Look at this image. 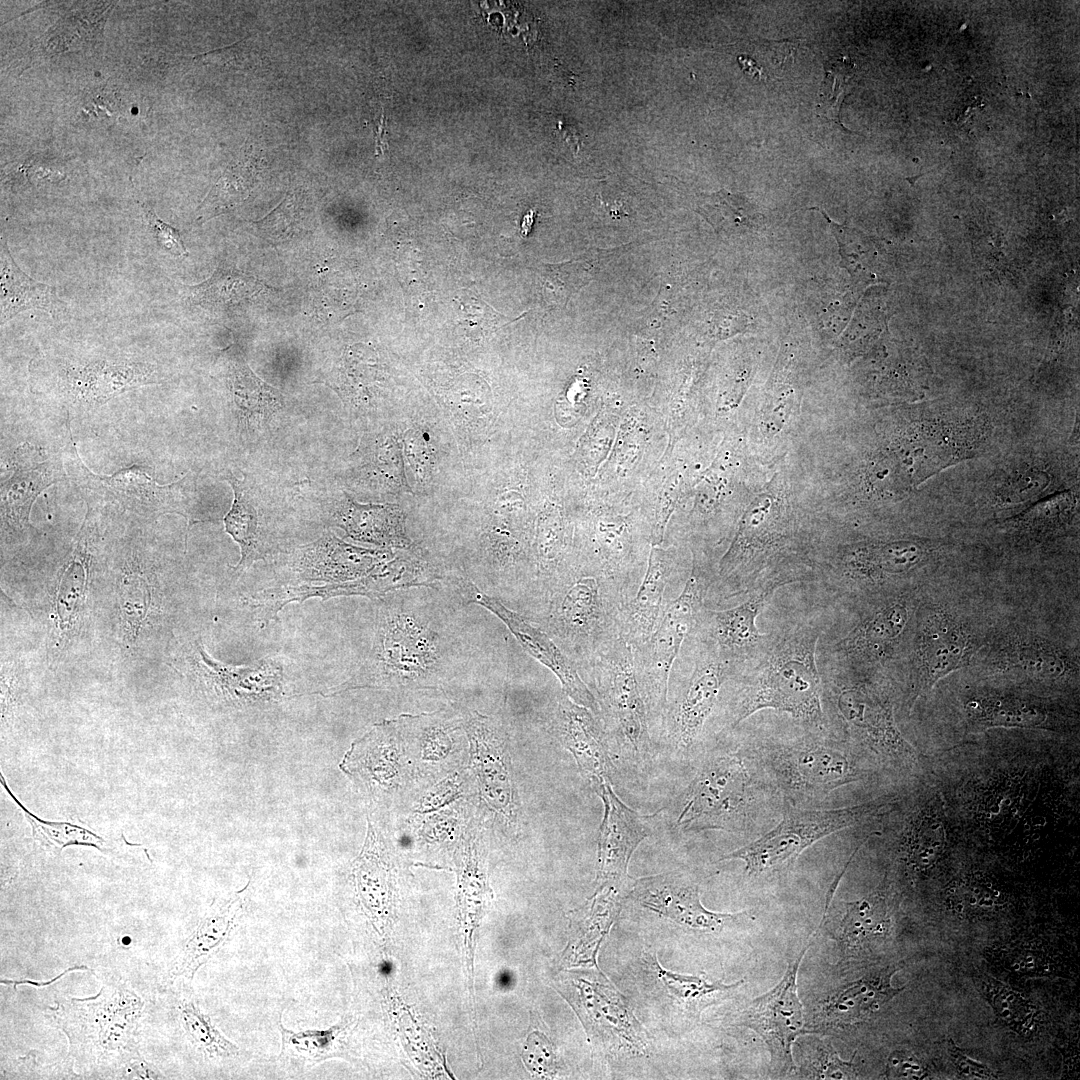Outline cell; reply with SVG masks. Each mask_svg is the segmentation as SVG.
<instances>
[{"instance_id":"cell-45","label":"cell","mask_w":1080,"mask_h":1080,"mask_svg":"<svg viewBox=\"0 0 1080 1080\" xmlns=\"http://www.w3.org/2000/svg\"><path fill=\"white\" fill-rule=\"evenodd\" d=\"M252 166L238 161L227 167L198 208V220L206 221L241 201L251 187Z\"/></svg>"},{"instance_id":"cell-4","label":"cell","mask_w":1080,"mask_h":1080,"mask_svg":"<svg viewBox=\"0 0 1080 1080\" xmlns=\"http://www.w3.org/2000/svg\"><path fill=\"white\" fill-rule=\"evenodd\" d=\"M823 686L853 746L899 774H924L921 755L899 729L893 701L882 685L864 671L831 665Z\"/></svg>"},{"instance_id":"cell-13","label":"cell","mask_w":1080,"mask_h":1080,"mask_svg":"<svg viewBox=\"0 0 1080 1080\" xmlns=\"http://www.w3.org/2000/svg\"><path fill=\"white\" fill-rule=\"evenodd\" d=\"M693 632L698 651L692 671L674 703L667 706L664 717L669 739L681 751L690 750L698 741L722 686L737 674L709 637L697 630Z\"/></svg>"},{"instance_id":"cell-35","label":"cell","mask_w":1080,"mask_h":1080,"mask_svg":"<svg viewBox=\"0 0 1080 1080\" xmlns=\"http://www.w3.org/2000/svg\"><path fill=\"white\" fill-rule=\"evenodd\" d=\"M333 522L359 542L398 548L410 544L404 516L396 506L362 505L347 499L336 507Z\"/></svg>"},{"instance_id":"cell-12","label":"cell","mask_w":1080,"mask_h":1080,"mask_svg":"<svg viewBox=\"0 0 1080 1080\" xmlns=\"http://www.w3.org/2000/svg\"><path fill=\"white\" fill-rule=\"evenodd\" d=\"M66 449L70 463V476L85 495L121 504L125 509L140 515L178 513L192 521L191 509L196 502V482L191 474L167 485L159 484L148 473L134 465L112 475L91 472L79 458L71 437Z\"/></svg>"},{"instance_id":"cell-34","label":"cell","mask_w":1080,"mask_h":1080,"mask_svg":"<svg viewBox=\"0 0 1080 1080\" xmlns=\"http://www.w3.org/2000/svg\"><path fill=\"white\" fill-rule=\"evenodd\" d=\"M155 370L141 363H98L65 371L69 392L77 400L102 403L131 388L157 382Z\"/></svg>"},{"instance_id":"cell-8","label":"cell","mask_w":1080,"mask_h":1080,"mask_svg":"<svg viewBox=\"0 0 1080 1080\" xmlns=\"http://www.w3.org/2000/svg\"><path fill=\"white\" fill-rule=\"evenodd\" d=\"M467 734V770L475 796L500 831L517 839L523 832V813L503 723L476 711L461 712Z\"/></svg>"},{"instance_id":"cell-9","label":"cell","mask_w":1080,"mask_h":1080,"mask_svg":"<svg viewBox=\"0 0 1080 1080\" xmlns=\"http://www.w3.org/2000/svg\"><path fill=\"white\" fill-rule=\"evenodd\" d=\"M584 668L590 671L602 720L610 722L617 741L632 758L648 759L653 748L650 720L632 647L619 637Z\"/></svg>"},{"instance_id":"cell-40","label":"cell","mask_w":1080,"mask_h":1080,"mask_svg":"<svg viewBox=\"0 0 1080 1080\" xmlns=\"http://www.w3.org/2000/svg\"><path fill=\"white\" fill-rule=\"evenodd\" d=\"M177 1014L188 1041L208 1058L228 1059L236 1057L240 1049L227 1039L204 1013L197 1002L185 998L178 1003Z\"/></svg>"},{"instance_id":"cell-37","label":"cell","mask_w":1080,"mask_h":1080,"mask_svg":"<svg viewBox=\"0 0 1080 1080\" xmlns=\"http://www.w3.org/2000/svg\"><path fill=\"white\" fill-rule=\"evenodd\" d=\"M1 324L17 314L40 309L50 314L59 306V300L51 285L38 282L26 275L15 263L6 242L1 241Z\"/></svg>"},{"instance_id":"cell-2","label":"cell","mask_w":1080,"mask_h":1080,"mask_svg":"<svg viewBox=\"0 0 1080 1080\" xmlns=\"http://www.w3.org/2000/svg\"><path fill=\"white\" fill-rule=\"evenodd\" d=\"M447 644L432 624L413 610L386 608L378 617L371 654L347 688L438 690L451 677Z\"/></svg>"},{"instance_id":"cell-6","label":"cell","mask_w":1080,"mask_h":1080,"mask_svg":"<svg viewBox=\"0 0 1080 1080\" xmlns=\"http://www.w3.org/2000/svg\"><path fill=\"white\" fill-rule=\"evenodd\" d=\"M852 746L809 736L766 741L756 752L785 795L793 800H813L869 776L864 762L868 757Z\"/></svg>"},{"instance_id":"cell-17","label":"cell","mask_w":1080,"mask_h":1080,"mask_svg":"<svg viewBox=\"0 0 1080 1080\" xmlns=\"http://www.w3.org/2000/svg\"><path fill=\"white\" fill-rule=\"evenodd\" d=\"M464 600L480 605L495 614L511 631L524 650L547 667L560 681L563 693L575 703L589 709L602 720L601 707L577 666L541 627L505 607L497 599L483 593L474 583L457 579L454 583Z\"/></svg>"},{"instance_id":"cell-53","label":"cell","mask_w":1080,"mask_h":1080,"mask_svg":"<svg viewBox=\"0 0 1080 1080\" xmlns=\"http://www.w3.org/2000/svg\"><path fill=\"white\" fill-rule=\"evenodd\" d=\"M523 1061L534 1077L551 1078L556 1071V1057L552 1043L540 1032L531 1033L522 1053Z\"/></svg>"},{"instance_id":"cell-16","label":"cell","mask_w":1080,"mask_h":1080,"mask_svg":"<svg viewBox=\"0 0 1080 1080\" xmlns=\"http://www.w3.org/2000/svg\"><path fill=\"white\" fill-rule=\"evenodd\" d=\"M795 581L798 579L792 574H776L758 583L734 607L713 610L705 605L694 629L709 637L720 655L739 672L767 639L768 633L757 628V617L777 589Z\"/></svg>"},{"instance_id":"cell-58","label":"cell","mask_w":1080,"mask_h":1080,"mask_svg":"<svg viewBox=\"0 0 1080 1080\" xmlns=\"http://www.w3.org/2000/svg\"><path fill=\"white\" fill-rule=\"evenodd\" d=\"M75 970H89V968L84 966V965L74 966V967L66 969L65 971H63L62 973H60L59 975H57L56 977H54L53 979H50L48 981H33V980H27V979H22V980H7V979L3 980V979H1L0 983L1 984H12L13 983L14 989H16V986L20 985V984H30V985H33V986L43 987V986H47V985L52 984L56 980L61 979L67 973H69L71 971H75Z\"/></svg>"},{"instance_id":"cell-26","label":"cell","mask_w":1080,"mask_h":1080,"mask_svg":"<svg viewBox=\"0 0 1080 1080\" xmlns=\"http://www.w3.org/2000/svg\"><path fill=\"white\" fill-rule=\"evenodd\" d=\"M551 728L583 775L589 780L599 778L612 783L615 766L599 718L563 693L554 709Z\"/></svg>"},{"instance_id":"cell-43","label":"cell","mask_w":1080,"mask_h":1080,"mask_svg":"<svg viewBox=\"0 0 1080 1080\" xmlns=\"http://www.w3.org/2000/svg\"><path fill=\"white\" fill-rule=\"evenodd\" d=\"M231 390L235 404L246 420L268 417L283 407L282 395L259 379L246 364L234 367Z\"/></svg>"},{"instance_id":"cell-19","label":"cell","mask_w":1080,"mask_h":1080,"mask_svg":"<svg viewBox=\"0 0 1080 1080\" xmlns=\"http://www.w3.org/2000/svg\"><path fill=\"white\" fill-rule=\"evenodd\" d=\"M968 731L991 728L1066 731L1078 725V716L1046 698L1030 694L984 690L963 703Z\"/></svg>"},{"instance_id":"cell-22","label":"cell","mask_w":1080,"mask_h":1080,"mask_svg":"<svg viewBox=\"0 0 1080 1080\" xmlns=\"http://www.w3.org/2000/svg\"><path fill=\"white\" fill-rule=\"evenodd\" d=\"M909 619L902 598L878 605L830 647L832 665L867 671L892 654Z\"/></svg>"},{"instance_id":"cell-24","label":"cell","mask_w":1080,"mask_h":1080,"mask_svg":"<svg viewBox=\"0 0 1080 1080\" xmlns=\"http://www.w3.org/2000/svg\"><path fill=\"white\" fill-rule=\"evenodd\" d=\"M972 649L965 626L947 613L931 615L917 642L915 673L908 693L912 706L942 678L966 664Z\"/></svg>"},{"instance_id":"cell-46","label":"cell","mask_w":1080,"mask_h":1080,"mask_svg":"<svg viewBox=\"0 0 1080 1080\" xmlns=\"http://www.w3.org/2000/svg\"><path fill=\"white\" fill-rule=\"evenodd\" d=\"M947 898L955 910L964 913H984L1003 903V894L997 886L981 873H969L950 884Z\"/></svg>"},{"instance_id":"cell-56","label":"cell","mask_w":1080,"mask_h":1080,"mask_svg":"<svg viewBox=\"0 0 1080 1080\" xmlns=\"http://www.w3.org/2000/svg\"><path fill=\"white\" fill-rule=\"evenodd\" d=\"M930 1074L927 1065L909 1051L896 1050L888 1057L885 1072L887 1078L918 1080L926 1079Z\"/></svg>"},{"instance_id":"cell-38","label":"cell","mask_w":1080,"mask_h":1080,"mask_svg":"<svg viewBox=\"0 0 1080 1080\" xmlns=\"http://www.w3.org/2000/svg\"><path fill=\"white\" fill-rule=\"evenodd\" d=\"M1002 658L1009 668L1041 681L1059 680L1071 669L1059 648L1037 639L1014 640L1006 646Z\"/></svg>"},{"instance_id":"cell-36","label":"cell","mask_w":1080,"mask_h":1080,"mask_svg":"<svg viewBox=\"0 0 1080 1080\" xmlns=\"http://www.w3.org/2000/svg\"><path fill=\"white\" fill-rule=\"evenodd\" d=\"M350 1018L326 1029L292 1031L278 1021L281 1050L278 1060L296 1072H305L331 1058L350 1059L346 1038L352 1027Z\"/></svg>"},{"instance_id":"cell-25","label":"cell","mask_w":1080,"mask_h":1080,"mask_svg":"<svg viewBox=\"0 0 1080 1080\" xmlns=\"http://www.w3.org/2000/svg\"><path fill=\"white\" fill-rule=\"evenodd\" d=\"M393 557L388 550L357 547L326 534L301 548L293 569L302 581L344 584L368 577Z\"/></svg>"},{"instance_id":"cell-18","label":"cell","mask_w":1080,"mask_h":1080,"mask_svg":"<svg viewBox=\"0 0 1080 1080\" xmlns=\"http://www.w3.org/2000/svg\"><path fill=\"white\" fill-rule=\"evenodd\" d=\"M896 837L899 861L914 875L934 869L948 855L956 837V825L935 788L919 791L905 813Z\"/></svg>"},{"instance_id":"cell-29","label":"cell","mask_w":1080,"mask_h":1080,"mask_svg":"<svg viewBox=\"0 0 1080 1080\" xmlns=\"http://www.w3.org/2000/svg\"><path fill=\"white\" fill-rule=\"evenodd\" d=\"M247 887L226 901H215L206 910L173 961L169 970L172 981H192L227 942L243 911Z\"/></svg>"},{"instance_id":"cell-5","label":"cell","mask_w":1080,"mask_h":1080,"mask_svg":"<svg viewBox=\"0 0 1080 1080\" xmlns=\"http://www.w3.org/2000/svg\"><path fill=\"white\" fill-rule=\"evenodd\" d=\"M142 998L120 981L106 982L87 998L56 1000L46 1017L66 1035L67 1057L85 1066H113L137 1043Z\"/></svg>"},{"instance_id":"cell-49","label":"cell","mask_w":1080,"mask_h":1080,"mask_svg":"<svg viewBox=\"0 0 1080 1080\" xmlns=\"http://www.w3.org/2000/svg\"><path fill=\"white\" fill-rule=\"evenodd\" d=\"M654 966L658 978L668 992L680 1001L691 1005H699L713 995L737 988L743 983V981H739L732 985H726L719 981L708 982L705 977L701 976L678 974L661 967L657 959Z\"/></svg>"},{"instance_id":"cell-30","label":"cell","mask_w":1080,"mask_h":1080,"mask_svg":"<svg viewBox=\"0 0 1080 1080\" xmlns=\"http://www.w3.org/2000/svg\"><path fill=\"white\" fill-rule=\"evenodd\" d=\"M896 970L888 966L835 990L821 1005L819 1019L825 1025L836 1027L875 1017L904 989L891 984Z\"/></svg>"},{"instance_id":"cell-59","label":"cell","mask_w":1080,"mask_h":1080,"mask_svg":"<svg viewBox=\"0 0 1080 1080\" xmlns=\"http://www.w3.org/2000/svg\"><path fill=\"white\" fill-rule=\"evenodd\" d=\"M738 61L744 71L755 77H762V71L759 66H756V62L747 56H739Z\"/></svg>"},{"instance_id":"cell-10","label":"cell","mask_w":1080,"mask_h":1080,"mask_svg":"<svg viewBox=\"0 0 1080 1080\" xmlns=\"http://www.w3.org/2000/svg\"><path fill=\"white\" fill-rule=\"evenodd\" d=\"M708 587L709 583L693 568L681 593L663 610L651 637L644 645L633 649L649 720L665 717L672 667L683 642L697 624Z\"/></svg>"},{"instance_id":"cell-51","label":"cell","mask_w":1080,"mask_h":1080,"mask_svg":"<svg viewBox=\"0 0 1080 1080\" xmlns=\"http://www.w3.org/2000/svg\"><path fill=\"white\" fill-rule=\"evenodd\" d=\"M812 209L820 211L827 220L838 243L841 266L846 268L852 277H858L861 272L866 271L864 259L868 257V244L862 241L859 232L837 224L820 208Z\"/></svg>"},{"instance_id":"cell-11","label":"cell","mask_w":1080,"mask_h":1080,"mask_svg":"<svg viewBox=\"0 0 1080 1080\" xmlns=\"http://www.w3.org/2000/svg\"><path fill=\"white\" fill-rule=\"evenodd\" d=\"M752 804V779L738 754L709 757L691 781L676 819L683 831L742 830Z\"/></svg>"},{"instance_id":"cell-50","label":"cell","mask_w":1080,"mask_h":1080,"mask_svg":"<svg viewBox=\"0 0 1080 1080\" xmlns=\"http://www.w3.org/2000/svg\"><path fill=\"white\" fill-rule=\"evenodd\" d=\"M543 277L545 295L556 304H565L591 279L584 263L580 262L550 265Z\"/></svg>"},{"instance_id":"cell-48","label":"cell","mask_w":1080,"mask_h":1080,"mask_svg":"<svg viewBox=\"0 0 1080 1080\" xmlns=\"http://www.w3.org/2000/svg\"><path fill=\"white\" fill-rule=\"evenodd\" d=\"M467 767L423 786L413 804V814H425L441 810L453 803L475 796Z\"/></svg>"},{"instance_id":"cell-28","label":"cell","mask_w":1080,"mask_h":1080,"mask_svg":"<svg viewBox=\"0 0 1080 1080\" xmlns=\"http://www.w3.org/2000/svg\"><path fill=\"white\" fill-rule=\"evenodd\" d=\"M672 552L652 548L646 572L634 596L624 605L619 636L632 649L644 645L656 629L663 613L666 587L674 572Z\"/></svg>"},{"instance_id":"cell-3","label":"cell","mask_w":1080,"mask_h":1080,"mask_svg":"<svg viewBox=\"0 0 1080 1080\" xmlns=\"http://www.w3.org/2000/svg\"><path fill=\"white\" fill-rule=\"evenodd\" d=\"M548 634L578 667L619 638L620 616L628 599L599 570L568 572L545 596Z\"/></svg>"},{"instance_id":"cell-33","label":"cell","mask_w":1080,"mask_h":1080,"mask_svg":"<svg viewBox=\"0 0 1080 1080\" xmlns=\"http://www.w3.org/2000/svg\"><path fill=\"white\" fill-rule=\"evenodd\" d=\"M227 481L234 500L224 517L225 530L240 546L241 558L235 568L245 570L271 550L269 523L253 488L233 476Z\"/></svg>"},{"instance_id":"cell-42","label":"cell","mask_w":1080,"mask_h":1080,"mask_svg":"<svg viewBox=\"0 0 1080 1080\" xmlns=\"http://www.w3.org/2000/svg\"><path fill=\"white\" fill-rule=\"evenodd\" d=\"M468 802L460 800L441 810L414 814L412 833L422 845L446 846L457 843L471 821Z\"/></svg>"},{"instance_id":"cell-54","label":"cell","mask_w":1080,"mask_h":1080,"mask_svg":"<svg viewBox=\"0 0 1080 1080\" xmlns=\"http://www.w3.org/2000/svg\"><path fill=\"white\" fill-rule=\"evenodd\" d=\"M141 205L144 222L153 234L157 245L165 252L176 257L188 255L178 229L161 220L154 211L144 203Z\"/></svg>"},{"instance_id":"cell-47","label":"cell","mask_w":1080,"mask_h":1080,"mask_svg":"<svg viewBox=\"0 0 1080 1080\" xmlns=\"http://www.w3.org/2000/svg\"><path fill=\"white\" fill-rule=\"evenodd\" d=\"M701 213L715 226L754 229L761 219L747 198L721 190L704 198Z\"/></svg>"},{"instance_id":"cell-15","label":"cell","mask_w":1080,"mask_h":1080,"mask_svg":"<svg viewBox=\"0 0 1080 1080\" xmlns=\"http://www.w3.org/2000/svg\"><path fill=\"white\" fill-rule=\"evenodd\" d=\"M809 943L791 962L781 980L768 992L753 999L744 1012L742 1025L765 1042L773 1068L782 1073L795 1069L792 1045L810 1030L804 1027L803 1007L797 993V975Z\"/></svg>"},{"instance_id":"cell-31","label":"cell","mask_w":1080,"mask_h":1080,"mask_svg":"<svg viewBox=\"0 0 1080 1080\" xmlns=\"http://www.w3.org/2000/svg\"><path fill=\"white\" fill-rule=\"evenodd\" d=\"M194 651V666L199 673L231 697H270L281 687L283 667L277 658L266 657L250 665L233 666L210 657L201 644H196Z\"/></svg>"},{"instance_id":"cell-20","label":"cell","mask_w":1080,"mask_h":1080,"mask_svg":"<svg viewBox=\"0 0 1080 1080\" xmlns=\"http://www.w3.org/2000/svg\"><path fill=\"white\" fill-rule=\"evenodd\" d=\"M348 754L350 771L374 794L399 795L417 784L397 719L375 725Z\"/></svg>"},{"instance_id":"cell-14","label":"cell","mask_w":1080,"mask_h":1080,"mask_svg":"<svg viewBox=\"0 0 1080 1080\" xmlns=\"http://www.w3.org/2000/svg\"><path fill=\"white\" fill-rule=\"evenodd\" d=\"M417 783L430 784L468 764L469 746L461 712L440 709L397 718Z\"/></svg>"},{"instance_id":"cell-41","label":"cell","mask_w":1080,"mask_h":1080,"mask_svg":"<svg viewBox=\"0 0 1080 1080\" xmlns=\"http://www.w3.org/2000/svg\"><path fill=\"white\" fill-rule=\"evenodd\" d=\"M981 993L996 1015L1018 1034L1029 1035L1037 1026V1009L1020 992L990 977L978 980Z\"/></svg>"},{"instance_id":"cell-57","label":"cell","mask_w":1080,"mask_h":1080,"mask_svg":"<svg viewBox=\"0 0 1080 1080\" xmlns=\"http://www.w3.org/2000/svg\"><path fill=\"white\" fill-rule=\"evenodd\" d=\"M949 1055L958 1075L965 1079H995L998 1076L983 1063L968 1057L954 1042L949 1045Z\"/></svg>"},{"instance_id":"cell-27","label":"cell","mask_w":1080,"mask_h":1080,"mask_svg":"<svg viewBox=\"0 0 1080 1080\" xmlns=\"http://www.w3.org/2000/svg\"><path fill=\"white\" fill-rule=\"evenodd\" d=\"M12 473L1 487L2 518L14 527L29 524L31 507L37 496L65 478L62 458L48 455L29 443L20 445L11 458Z\"/></svg>"},{"instance_id":"cell-39","label":"cell","mask_w":1080,"mask_h":1080,"mask_svg":"<svg viewBox=\"0 0 1080 1080\" xmlns=\"http://www.w3.org/2000/svg\"><path fill=\"white\" fill-rule=\"evenodd\" d=\"M262 289L259 281L238 270L219 267L212 276L189 288L191 300L202 307L221 308L251 299Z\"/></svg>"},{"instance_id":"cell-52","label":"cell","mask_w":1080,"mask_h":1080,"mask_svg":"<svg viewBox=\"0 0 1080 1080\" xmlns=\"http://www.w3.org/2000/svg\"><path fill=\"white\" fill-rule=\"evenodd\" d=\"M811 1052L809 1077L818 1079H854L857 1077L853 1062L841 1060L831 1045L818 1041Z\"/></svg>"},{"instance_id":"cell-44","label":"cell","mask_w":1080,"mask_h":1080,"mask_svg":"<svg viewBox=\"0 0 1080 1080\" xmlns=\"http://www.w3.org/2000/svg\"><path fill=\"white\" fill-rule=\"evenodd\" d=\"M0 781L3 788L9 794L11 799L21 809L27 822L31 826L33 838L45 847H51L61 852L65 847L70 845H84L92 846L98 850H101L105 841L97 834L87 830L86 828L68 823V822H50L41 820L30 811H28L9 790L3 775L0 774Z\"/></svg>"},{"instance_id":"cell-21","label":"cell","mask_w":1080,"mask_h":1080,"mask_svg":"<svg viewBox=\"0 0 1080 1080\" xmlns=\"http://www.w3.org/2000/svg\"><path fill=\"white\" fill-rule=\"evenodd\" d=\"M589 781L604 805L598 836L597 883L618 888L625 883L629 861L639 844L650 835V829L615 794L610 781L599 778Z\"/></svg>"},{"instance_id":"cell-7","label":"cell","mask_w":1080,"mask_h":1080,"mask_svg":"<svg viewBox=\"0 0 1080 1080\" xmlns=\"http://www.w3.org/2000/svg\"><path fill=\"white\" fill-rule=\"evenodd\" d=\"M893 802V798L884 796L846 807L791 810L774 828L720 860L743 861L749 876L776 872L794 863L819 840L865 823L882 814Z\"/></svg>"},{"instance_id":"cell-1","label":"cell","mask_w":1080,"mask_h":1080,"mask_svg":"<svg viewBox=\"0 0 1080 1080\" xmlns=\"http://www.w3.org/2000/svg\"><path fill=\"white\" fill-rule=\"evenodd\" d=\"M821 630L809 621L786 624L767 635L761 649L740 669L744 683L732 727L758 711L772 709L814 729H823L824 687L816 661Z\"/></svg>"},{"instance_id":"cell-32","label":"cell","mask_w":1080,"mask_h":1080,"mask_svg":"<svg viewBox=\"0 0 1080 1080\" xmlns=\"http://www.w3.org/2000/svg\"><path fill=\"white\" fill-rule=\"evenodd\" d=\"M844 913L833 939L842 954L850 955L885 940L890 934L891 917L885 879L873 892L850 902H843Z\"/></svg>"},{"instance_id":"cell-55","label":"cell","mask_w":1080,"mask_h":1080,"mask_svg":"<svg viewBox=\"0 0 1080 1080\" xmlns=\"http://www.w3.org/2000/svg\"><path fill=\"white\" fill-rule=\"evenodd\" d=\"M114 1078L151 1080L166 1077L156 1066L144 1059L138 1043H135L121 1055L115 1066Z\"/></svg>"},{"instance_id":"cell-23","label":"cell","mask_w":1080,"mask_h":1080,"mask_svg":"<svg viewBox=\"0 0 1080 1080\" xmlns=\"http://www.w3.org/2000/svg\"><path fill=\"white\" fill-rule=\"evenodd\" d=\"M632 895L650 910L702 932H718L725 924L748 916L747 912L730 914L707 910L701 903L698 884L679 871L637 880Z\"/></svg>"}]
</instances>
